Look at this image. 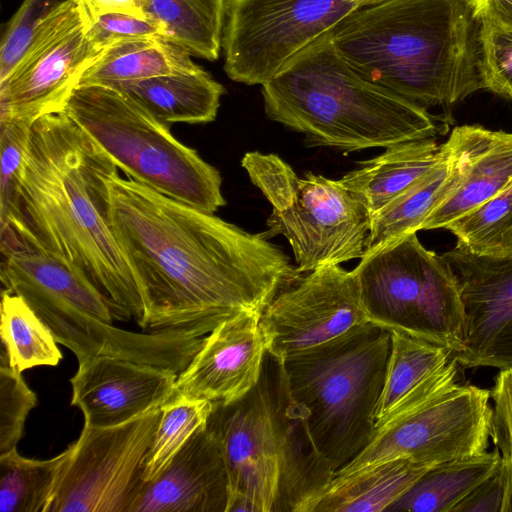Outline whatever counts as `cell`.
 <instances>
[{"instance_id": "obj_1", "label": "cell", "mask_w": 512, "mask_h": 512, "mask_svg": "<svg viewBox=\"0 0 512 512\" xmlns=\"http://www.w3.org/2000/svg\"><path fill=\"white\" fill-rule=\"evenodd\" d=\"M107 186L110 226L143 299L144 331L202 338L239 314L262 313L302 275L262 235L118 171Z\"/></svg>"}, {"instance_id": "obj_2", "label": "cell", "mask_w": 512, "mask_h": 512, "mask_svg": "<svg viewBox=\"0 0 512 512\" xmlns=\"http://www.w3.org/2000/svg\"><path fill=\"white\" fill-rule=\"evenodd\" d=\"M117 171L64 111L36 119L14 210L1 223L0 250L25 246L61 259L83 272L140 326L143 299L108 218L107 181Z\"/></svg>"}, {"instance_id": "obj_3", "label": "cell", "mask_w": 512, "mask_h": 512, "mask_svg": "<svg viewBox=\"0 0 512 512\" xmlns=\"http://www.w3.org/2000/svg\"><path fill=\"white\" fill-rule=\"evenodd\" d=\"M330 35L357 72L427 110L484 89L469 0H386L350 12Z\"/></svg>"}, {"instance_id": "obj_4", "label": "cell", "mask_w": 512, "mask_h": 512, "mask_svg": "<svg viewBox=\"0 0 512 512\" xmlns=\"http://www.w3.org/2000/svg\"><path fill=\"white\" fill-rule=\"evenodd\" d=\"M213 406L208 425L225 460L226 512H310L334 471L313 447L281 360L267 352L257 384Z\"/></svg>"}, {"instance_id": "obj_5", "label": "cell", "mask_w": 512, "mask_h": 512, "mask_svg": "<svg viewBox=\"0 0 512 512\" xmlns=\"http://www.w3.org/2000/svg\"><path fill=\"white\" fill-rule=\"evenodd\" d=\"M261 86L267 117L303 134L309 146L350 152L440 132L427 109L357 72L336 50L330 31Z\"/></svg>"}, {"instance_id": "obj_6", "label": "cell", "mask_w": 512, "mask_h": 512, "mask_svg": "<svg viewBox=\"0 0 512 512\" xmlns=\"http://www.w3.org/2000/svg\"><path fill=\"white\" fill-rule=\"evenodd\" d=\"M390 351V331L367 322L281 359L313 447L334 474L372 439Z\"/></svg>"}, {"instance_id": "obj_7", "label": "cell", "mask_w": 512, "mask_h": 512, "mask_svg": "<svg viewBox=\"0 0 512 512\" xmlns=\"http://www.w3.org/2000/svg\"><path fill=\"white\" fill-rule=\"evenodd\" d=\"M62 111L128 178L207 213L226 204L219 171L125 91L78 84Z\"/></svg>"}, {"instance_id": "obj_8", "label": "cell", "mask_w": 512, "mask_h": 512, "mask_svg": "<svg viewBox=\"0 0 512 512\" xmlns=\"http://www.w3.org/2000/svg\"><path fill=\"white\" fill-rule=\"evenodd\" d=\"M453 356L376 421L368 445L334 476L405 457L433 467L483 453L490 437V390L459 382Z\"/></svg>"}, {"instance_id": "obj_9", "label": "cell", "mask_w": 512, "mask_h": 512, "mask_svg": "<svg viewBox=\"0 0 512 512\" xmlns=\"http://www.w3.org/2000/svg\"><path fill=\"white\" fill-rule=\"evenodd\" d=\"M352 271L369 322L454 354L463 350L466 315L458 280L417 232L365 253Z\"/></svg>"}, {"instance_id": "obj_10", "label": "cell", "mask_w": 512, "mask_h": 512, "mask_svg": "<svg viewBox=\"0 0 512 512\" xmlns=\"http://www.w3.org/2000/svg\"><path fill=\"white\" fill-rule=\"evenodd\" d=\"M241 164L272 205L266 234L287 239L300 273L364 256L371 216L340 180L299 177L278 155L258 151L247 152Z\"/></svg>"}, {"instance_id": "obj_11", "label": "cell", "mask_w": 512, "mask_h": 512, "mask_svg": "<svg viewBox=\"0 0 512 512\" xmlns=\"http://www.w3.org/2000/svg\"><path fill=\"white\" fill-rule=\"evenodd\" d=\"M162 407V406H161ZM161 407L107 428L84 426L44 512H133Z\"/></svg>"}, {"instance_id": "obj_12", "label": "cell", "mask_w": 512, "mask_h": 512, "mask_svg": "<svg viewBox=\"0 0 512 512\" xmlns=\"http://www.w3.org/2000/svg\"><path fill=\"white\" fill-rule=\"evenodd\" d=\"M357 8L345 0H230L224 71L235 82L263 85Z\"/></svg>"}, {"instance_id": "obj_13", "label": "cell", "mask_w": 512, "mask_h": 512, "mask_svg": "<svg viewBox=\"0 0 512 512\" xmlns=\"http://www.w3.org/2000/svg\"><path fill=\"white\" fill-rule=\"evenodd\" d=\"M89 23L72 0L36 34L10 74L0 81V121L62 111L84 69L95 59Z\"/></svg>"}, {"instance_id": "obj_14", "label": "cell", "mask_w": 512, "mask_h": 512, "mask_svg": "<svg viewBox=\"0 0 512 512\" xmlns=\"http://www.w3.org/2000/svg\"><path fill=\"white\" fill-rule=\"evenodd\" d=\"M367 322L358 280L340 265L301 275L260 317L267 352L280 360Z\"/></svg>"}, {"instance_id": "obj_15", "label": "cell", "mask_w": 512, "mask_h": 512, "mask_svg": "<svg viewBox=\"0 0 512 512\" xmlns=\"http://www.w3.org/2000/svg\"><path fill=\"white\" fill-rule=\"evenodd\" d=\"M452 268L466 315L461 367H512V255L479 256L458 246L441 254Z\"/></svg>"}, {"instance_id": "obj_16", "label": "cell", "mask_w": 512, "mask_h": 512, "mask_svg": "<svg viewBox=\"0 0 512 512\" xmlns=\"http://www.w3.org/2000/svg\"><path fill=\"white\" fill-rule=\"evenodd\" d=\"M178 374L124 358L100 355L78 363L70 379L71 405L84 416V426L124 424L161 407L176 395Z\"/></svg>"}, {"instance_id": "obj_17", "label": "cell", "mask_w": 512, "mask_h": 512, "mask_svg": "<svg viewBox=\"0 0 512 512\" xmlns=\"http://www.w3.org/2000/svg\"><path fill=\"white\" fill-rule=\"evenodd\" d=\"M262 313L246 312L219 324L176 379V394L228 404L259 381L267 345Z\"/></svg>"}, {"instance_id": "obj_18", "label": "cell", "mask_w": 512, "mask_h": 512, "mask_svg": "<svg viewBox=\"0 0 512 512\" xmlns=\"http://www.w3.org/2000/svg\"><path fill=\"white\" fill-rule=\"evenodd\" d=\"M227 504L223 451L207 423L157 478L146 482L133 512H226Z\"/></svg>"}, {"instance_id": "obj_19", "label": "cell", "mask_w": 512, "mask_h": 512, "mask_svg": "<svg viewBox=\"0 0 512 512\" xmlns=\"http://www.w3.org/2000/svg\"><path fill=\"white\" fill-rule=\"evenodd\" d=\"M466 155L465 126H457L443 143L437 165L371 217L365 253L419 231L428 215L457 187Z\"/></svg>"}, {"instance_id": "obj_20", "label": "cell", "mask_w": 512, "mask_h": 512, "mask_svg": "<svg viewBox=\"0 0 512 512\" xmlns=\"http://www.w3.org/2000/svg\"><path fill=\"white\" fill-rule=\"evenodd\" d=\"M467 155L457 187L425 219L420 230L445 228L505 189L512 181V132L465 125Z\"/></svg>"}, {"instance_id": "obj_21", "label": "cell", "mask_w": 512, "mask_h": 512, "mask_svg": "<svg viewBox=\"0 0 512 512\" xmlns=\"http://www.w3.org/2000/svg\"><path fill=\"white\" fill-rule=\"evenodd\" d=\"M442 155L443 143L439 144L436 138L401 142L361 162L360 168L339 180L372 217L435 167Z\"/></svg>"}, {"instance_id": "obj_22", "label": "cell", "mask_w": 512, "mask_h": 512, "mask_svg": "<svg viewBox=\"0 0 512 512\" xmlns=\"http://www.w3.org/2000/svg\"><path fill=\"white\" fill-rule=\"evenodd\" d=\"M113 87L131 95L168 125L214 121L225 93L222 84L199 65L187 72L119 83Z\"/></svg>"}, {"instance_id": "obj_23", "label": "cell", "mask_w": 512, "mask_h": 512, "mask_svg": "<svg viewBox=\"0 0 512 512\" xmlns=\"http://www.w3.org/2000/svg\"><path fill=\"white\" fill-rule=\"evenodd\" d=\"M431 468L400 457L349 475L334 476L311 512L387 511Z\"/></svg>"}, {"instance_id": "obj_24", "label": "cell", "mask_w": 512, "mask_h": 512, "mask_svg": "<svg viewBox=\"0 0 512 512\" xmlns=\"http://www.w3.org/2000/svg\"><path fill=\"white\" fill-rule=\"evenodd\" d=\"M191 54L161 37L120 40L106 47L81 73L78 84L113 86L187 72L198 65Z\"/></svg>"}, {"instance_id": "obj_25", "label": "cell", "mask_w": 512, "mask_h": 512, "mask_svg": "<svg viewBox=\"0 0 512 512\" xmlns=\"http://www.w3.org/2000/svg\"><path fill=\"white\" fill-rule=\"evenodd\" d=\"M500 461L495 448L435 465L387 511L453 512L475 487L496 471Z\"/></svg>"}, {"instance_id": "obj_26", "label": "cell", "mask_w": 512, "mask_h": 512, "mask_svg": "<svg viewBox=\"0 0 512 512\" xmlns=\"http://www.w3.org/2000/svg\"><path fill=\"white\" fill-rule=\"evenodd\" d=\"M230 0H142L144 13L158 21L166 38L192 56L219 58Z\"/></svg>"}, {"instance_id": "obj_27", "label": "cell", "mask_w": 512, "mask_h": 512, "mask_svg": "<svg viewBox=\"0 0 512 512\" xmlns=\"http://www.w3.org/2000/svg\"><path fill=\"white\" fill-rule=\"evenodd\" d=\"M0 363L22 373L38 366H57L62 359L48 326L19 295L1 292Z\"/></svg>"}, {"instance_id": "obj_28", "label": "cell", "mask_w": 512, "mask_h": 512, "mask_svg": "<svg viewBox=\"0 0 512 512\" xmlns=\"http://www.w3.org/2000/svg\"><path fill=\"white\" fill-rule=\"evenodd\" d=\"M68 448L47 460L29 459L17 449L0 456V512H44Z\"/></svg>"}, {"instance_id": "obj_29", "label": "cell", "mask_w": 512, "mask_h": 512, "mask_svg": "<svg viewBox=\"0 0 512 512\" xmlns=\"http://www.w3.org/2000/svg\"><path fill=\"white\" fill-rule=\"evenodd\" d=\"M391 333V351L376 421L386 415L426 376L444 366L454 353L442 346L400 333Z\"/></svg>"}, {"instance_id": "obj_30", "label": "cell", "mask_w": 512, "mask_h": 512, "mask_svg": "<svg viewBox=\"0 0 512 512\" xmlns=\"http://www.w3.org/2000/svg\"><path fill=\"white\" fill-rule=\"evenodd\" d=\"M456 246L479 256L512 255V181L500 193L448 223Z\"/></svg>"}, {"instance_id": "obj_31", "label": "cell", "mask_w": 512, "mask_h": 512, "mask_svg": "<svg viewBox=\"0 0 512 512\" xmlns=\"http://www.w3.org/2000/svg\"><path fill=\"white\" fill-rule=\"evenodd\" d=\"M213 403L176 394L161 407V417L144 470L145 482L157 478L200 429L207 426Z\"/></svg>"}, {"instance_id": "obj_32", "label": "cell", "mask_w": 512, "mask_h": 512, "mask_svg": "<svg viewBox=\"0 0 512 512\" xmlns=\"http://www.w3.org/2000/svg\"><path fill=\"white\" fill-rule=\"evenodd\" d=\"M72 0H24L7 23L0 45V81L21 59L42 27Z\"/></svg>"}, {"instance_id": "obj_33", "label": "cell", "mask_w": 512, "mask_h": 512, "mask_svg": "<svg viewBox=\"0 0 512 512\" xmlns=\"http://www.w3.org/2000/svg\"><path fill=\"white\" fill-rule=\"evenodd\" d=\"M36 404L37 396L21 373L0 363V456L16 450L27 416Z\"/></svg>"}, {"instance_id": "obj_34", "label": "cell", "mask_w": 512, "mask_h": 512, "mask_svg": "<svg viewBox=\"0 0 512 512\" xmlns=\"http://www.w3.org/2000/svg\"><path fill=\"white\" fill-rule=\"evenodd\" d=\"M33 122L20 119L0 121V223L12 214Z\"/></svg>"}, {"instance_id": "obj_35", "label": "cell", "mask_w": 512, "mask_h": 512, "mask_svg": "<svg viewBox=\"0 0 512 512\" xmlns=\"http://www.w3.org/2000/svg\"><path fill=\"white\" fill-rule=\"evenodd\" d=\"M484 89L512 100V31L480 25Z\"/></svg>"}, {"instance_id": "obj_36", "label": "cell", "mask_w": 512, "mask_h": 512, "mask_svg": "<svg viewBox=\"0 0 512 512\" xmlns=\"http://www.w3.org/2000/svg\"><path fill=\"white\" fill-rule=\"evenodd\" d=\"M166 38L164 27L148 16L111 13L99 17L87 30V38L95 58L114 42L132 39Z\"/></svg>"}, {"instance_id": "obj_37", "label": "cell", "mask_w": 512, "mask_h": 512, "mask_svg": "<svg viewBox=\"0 0 512 512\" xmlns=\"http://www.w3.org/2000/svg\"><path fill=\"white\" fill-rule=\"evenodd\" d=\"M490 395V437L500 453L501 460L512 462V367L498 372Z\"/></svg>"}, {"instance_id": "obj_38", "label": "cell", "mask_w": 512, "mask_h": 512, "mask_svg": "<svg viewBox=\"0 0 512 512\" xmlns=\"http://www.w3.org/2000/svg\"><path fill=\"white\" fill-rule=\"evenodd\" d=\"M505 490V471H496L475 487L453 512H501Z\"/></svg>"}, {"instance_id": "obj_39", "label": "cell", "mask_w": 512, "mask_h": 512, "mask_svg": "<svg viewBox=\"0 0 512 512\" xmlns=\"http://www.w3.org/2000/svg\"><path fill=\"white\" fill-rule=\"evenodd\" d=\"M480 25L512 31V0H469Z\"/></svg>"}, {"instance_id": "obj_40", "label": "cell", "mask_w": 512, "mask_h": 512, "mask_svg": "<svg viewBox=\"0 0 512 512\" xmlns=\"http://www.w3.org/2000/svg\"><path fill=\"white\" fill-rule=\"evenodd\" d=\"M82 11L90 26L101 16L123 13L147 16L143 11L142 0H79Z\"/></svg>"}, {"instance_id": "obj_41", "label": "cell", "mask_w": 512, "mask_h": 512, "mask_svg": "<svg viewBox=\"0 0 512 512\" xmlns=\"http://www.w3.org/2000/svg\"><path fill=\"white\" fill-rule=\"evenodd\" d=\"M500 464L505 471V490L501 512H512V462L501 460Z\"/></svg>"}, {"instance_id": "obj_42", "label": "cell", "mask_w": 512, "mask_h": 512, "mask_svg": "<svg viewBox=\"0 0 512 512\" xmlns=\"http://www.w3.org/2000/svg\"><path fill=\"white\" fill-rule=\"evenodd\" d=\"M345 1L350 2V3L354 4L355 6H357L358 8H360V7H368V6L376 5V4H379L386 0H345Z\"/></svg>"}]
</instances>
